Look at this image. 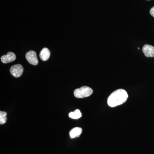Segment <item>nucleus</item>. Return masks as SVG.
Instances as JSON below:
<instances>
[{
  "label": "nucleus",
  "mask_w": 154,
  "mask_h": 154,
  "mask_svg": "<svg viewBox=\"0 0 154 154\" xmlns=\"http://www.w3.org/2000/svg\"><path fill=\"white\" fill-rule=\"evenodd\" d=\"M82 129L80 127H76L73 128L69 132V135L71 138L79 137L82 134Z\"/></svg>",
  "instance_id": "obj_8"
},
{
  "label": "nucleus",
  "mask_w": 154,
  "mask_h": 154,
  "mask_svg": "<svg viewBox=\"0 0 154 154\" xmlns=\"http://www.w3.org/2000/svg\"><path fill=\"white\" fill-rule=\"evenodd\" d=\"M150 14L152 17H154V7L152 8L150 11Z\"/></svg>",
  "instance_id": "obj_11"
},
{
  "label": "nucleus",
  "mask_w": 154,
  "mask_h": 154,
  "mask_svg": "<svg viewBox=\"0 0 154 154\" xmlns=\"http://www.w3.org/2000/svg\"><path fill=\"white\" fill-rule=\"evenodd\" d=\"M148 1H149V0H148Z\"/></svg>",
  "instance_id": "obj_13"
},
{
  "label": "nucleus",
  "mask_w": 154,
  "mask_h": 154,
  "mask_svg": "<svg viewBox=\"0 0 154 154\" xmlns=\"http://www.w3.org/2000/svg\"><path fill=\"white\" fill-rule=\"evenodd\" d=\"M82 113L79 109H76L74 112H70L69 114V117L72 119H79L82 117Z\"/></svg>",
  "instance_id": "obj_9"
},
{
  "label": "nucleus",
  "mask_w": 154,
  "mask_h": 154,
  "mask_svg": "<svg viewBox=\"0 0 154 154\" xmlns=\"http://www.w3.org/2000/svg\"><path fill=\"white\" fill-rule=\"evenodd\" d=\"M138 49H140V48H139V47H138Z\"/></svg>",
  "instance_id": "obj_12"
},
{
  "label": "nucleus",
  "mask_w": 154,
  "mask_h": 154,
  "mask_svg": "<svg viewBox=\"0 0 154 154\" xmlns=\"http://www.w3.org/2000/svg\"><path fill=\"white\" fill-rule=\"evenodd\" d=\"M26 59L28 62L33 65H37L38 63V60L36 56V53L33 51H30L26 53Z\"/></svg>",
  "instance_id": "obj_3"
},
{
  "label": "nucleus",
  "mask_w": 154,
  "mask_h": 154,
  "mask_svg": "<svg viewBox=\"0 0 154 154\" xmlns=\"http://www.w3.org/2000/svg\"><path fill=\"white\" fill-rule=\"evenodd\" d=\"M128 98V95L125 90L118 89L113 92L107 99V104L110 107H115L122 105Z\"/></svg>",
  "instance_id": "obj_1"
},
{
  "label": "nucleus",
  "mask_w": 154,
  "mask_h": 154,
  "mask_svg": "<svg viewBox=\"0 0 154 154\" xmlns=\"http://www.w3.org/2000/svg\"><path fill=\"white\" fill-rule=\"evenodd\" d=\"M143 52L148 57H154V47L149 45H145L142 48Z\"/></svg>",
  "instance_id": "obj_6"
},
{
  "label": "nucleus",
  "mask_w": 154,
  "mask_h": 154,
  "mask_svg": "<svg viewBox=\"0 0 154 154\" xmlns=\"http://www.w3.org/2000/svg\"><path fill=\"white\" fill-rule=\"evenodd\" d=\"M23 67L21 64L14 65L11 67L10 72L11 75L16 78L21 76L23 73Z\"/></svg>",
  "instance_id": "obj_4"
},
{
  "label": "nucleus",
  "mask_w": 154,
  "mask_h": 154,
  "mask_svg": "<svg viewBox=\"0 0 154 154\" xmlns=\"http://www.w3.org/2000/svg\"><path fill=\"white\" fill-rule=\"evenodd\" d=\"M50 56V52L47 48H44L42 50L39 54V57L43 61L47 60Z\"/></svg>",
  "instance_id": "obj_7"
},
{
  "label": "nucleus",
  "mask_w": 154,
  "mask_h": 154,
  "mask_svg": "<svg viewBox=\"0 0 154 154\" xmlns=\"http://www.w3.org/2000/svg\"><path fill=\"white\" fill-rule=\"evenodd\" d=\"M7 115L6 112L0 111V124H4L6 123L7 120Z\"/></svg>",
  "instance_id": "obj_10"
},
{
  "label": "nucleus",
  "mask_w": 154,
  "mask_h": 154,
  "mask_svg": "<svg viewBox=\"0 0 154 154\" xmlns=\"http://www.w3.org/2000/svg\"><path fill=\"white\" fill-rule=\"evenodd\" d=\"M16 54L12 52H8L6 55L2 56L1 58L2 62L4 63H8L14 61L16 60Z\"/></svg>",
  "instance_id": "obj_5"
},
{
  "label": "nucleus",
  "mask_w": 154,
  "mask_h": 154,
  "mask_svg": "<svg viewBox=\"0 0 154 154\" xmlns=\"http://www.w3.org/2000/svg\"><path fill=\"white\" fill-rule=\"evenodd\" d=\"M93 91L90 87L84 86L82 88L76 89L74 92L75 97L77 98H84L89 97L92 95Z\"/></svg>",
  "instance_id": "obj_2"
}]
</instances>
